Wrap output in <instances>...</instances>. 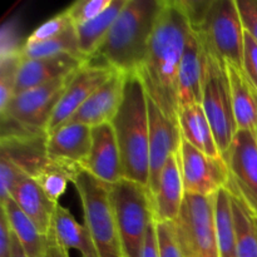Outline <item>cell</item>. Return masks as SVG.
<instances>
[{"label":"cell","mask_w":257,"mask_h":257,"mask_svg":"<svg viewBox=\"0 0 257 257\" xmlns=\"http://www.w3.org/2000/svg\"><path fill=\"white\" fill-rule=\"evenodd\" d=\"M190 32L187 17L177 0H163L138 77L148 97L178 124L177 84L181 59Z\"/></svg>","instance_id":"cell-1"},{"label":"cell","mask_w":257,"mask_h":257,"mask_svg":"<svg viewBox=\"0 0 257 257\" xmlns=\"http://www.w3.org/2000/svg\"><path fill=\"white\" fill-rule=\"evenodd\" d=\"M162 7L163 0H127L93 58L122 74H138Z\"/></svg>","instance_id":"cell-2"},{"label":"cell","mask_w":257,"mask_h":257,"mask_svg":"<svg viewBox=\"0 0 257 257\" xmlns=\"http://www.w3.org/2000/svg\"><path fill=\"white\" fill-rule=\"evenodd\" d=\"M124 178L150 187L148 95L137 74L127 75L122 104L112 120Z\"/></svg>","instance_id":"cell-3"},{"label":"cell","mask_w":257,"mask_h":257,"mask_svg":"<svg viewBox=\"0 0 257 257\" xmlns=\"http://www.w3.org/2000/svg\"><path fill=\"white\" fill-rule=\"evenodd\" d=\"M74 73L13 95L0 110L2 138L48 135L50 117Z\"/></svg>","instance_id":"cell-4"},{"label":"cell","mask_w":257,"mask_h":257,"mask_svg":"<svg viewBox=\"0 0 257 257\" xmlns=\"http://www.w3.org/2000/svg\"><path fill=\"white\" fill-rule=\"evenodd\" d=\"M70 182L79 196L84 225L99 257H125L110 202V185L78 167Z\"/></svg>","instance_id":"cell-5"},{"label":"cell","mask_w":257,"mask_h":257,"mask_svg":"<svg viewBox=\"0 0 257 257\" xmlns=\"http://www.w3.org/2000/svg\"><path fill=\"white\" fill-rule=\"evenodd\" d=\"M191 29L198 35L207 54L242 69L245 29L236 0H211L201 24Z\"/></svg>","instance_id":"cell-6"},{"label":"cell","mask_w":257,"mask_h":257,"mask_svg":"<svg viewBox=\"0 0 257 257\" xmlns=\"http://www.w3.org/2000/svg\"><path fill=\"white\" fill-rule=\"evenodd\" d=\"M110 202L125 257L142 256L147 228L153 221L148 188L123 178L110 185Z\"/></svg>","instance_id":"cell-7"},{"label":"cell","mask_w":257,"mask_h":257,"mask_svg":"<svg viewBox=\"0 0 257 257\" xmlns=\"http://www.w3.org/2000/svg\"><path fill=\"white\" fill-rule=\"evenodd\" d=\"M173 227L182 257H220L215 230V196L186 195Z\"/></svg>","instance_id":"cell-8"},{"label":"cell","mask_w":257,"mask_h":257,"mask_svg":"<svg viewBox=\"0 0 257 257\" xmlns=\"http://www.w3.org/2000/svg\"><path fill=\"white\" fill-rule=\"evenodd\" d=\"M201 104L222 156L230 148L238 128L233 112L227 67L207 53Z\"/></svg>","instance_id":"cell-9"},{"label":"cell","mask_w":257,"mask_h":257,"mask_svg":"<svg viewBox=\"0 0 257 257\" xmlns=\"http://www.w3.org/2000/svg\"><path fill=\"white\" fill-rule=\"evenodd\" d=\"M227 166L225 188L238 198L257 217V140L252 131H238L227 152L222 155Z\"/></svg>","instance_id":"cell-10"},{"label":"cell","mask_w":257,"mask_h":257,"mask_svg":"<svg viewBox=\"0 0 257 257\" xmlns=\"http://www.w3.org/2000/svg\"><path fill=\"white\" fill-rule=\"evenodd\" d=\"M115 73L117 72L112 67L94 58H90L82 68H79L73 75L50 117L47 128L48 135L67 124L68 120L87 102L88 98Z\"/></svg>","instance_id":"cell-11"},{"label":"cell","mask_w":257,"mask_h":257,"mask_svg":"<svg viewBox=\"0 0 257 257\" xmlns=\"http://www.w3.org/2000/svg\"><path fill=\"white\" fill-rule=\"evenodd\" d=\"M180 162L186 195L210 197L225 188L228 172L222 156L208 157L182 140Z\"/></svg>","instance_id":"cell-12"},{"label":"cell","mask_w":257,"mask_h":257,"mask_svg":"<svg viewBox=\"0 0 257 257\" xmlns=\"http://www.w3.org/2000/svg\"><path fill=\"white\" fill-rule=\"evenodd\" d=\"M150 119V187L152 197L158 187L160 176L171 157L177 155L182 145L180 125L165 115L157 104L148 97Z\"/></svg>","instance_id":"cell-13"},{"label":"cell","mask_w":257,"mask_h":257,"mask_svg":"<svg viewBox=\"0 0 257 257\" xmlns=\"http://www.w3.org/2000/svg\"><path fill=\"white\" fill-rule=\"evenodd\" d=\"M79 167L108 185H114L124 178L119 146L112 123L93 127L92 148Z\"/></svg>","instance_id":"cell-14"},{"label":"cell","mask_w":257,"mask_h":257,"mask_svg":"<svg viewBox=\"0 0 257 257\" xmlns=\"http://www.w3.org/2000/svg\"><path fill=\"white\" fill-rule=\"evenodd\" d=\"M125 80L127 75L118 72L115 73L108 82H105L88 98L87 102L74 113L67 124L74 123L89 125L93 128L104 123H112L122 104Z\"/></svg>","instance_id":"cell-15"},{"label":"cell","mask_w":257,"mask_h":257,"mask_svg":"<svg viewBox=\"0 0 257 257\" xmlns=\"http://www.w3.org/2000/svg\"><path fill=\"white\" fill-rule=\"evenodd\" d=\"M88 60V58L74 54H59L40 59H22L14 94L72 74L82 68Z\"/></svg>","instance_id":"cell-16"},{"label":"cell","mask_w":257,"mask_h":257,"mask_svg":"<svg viewBox=\"0 0 257 257\" xmlns=\"http://www.w3.org/2000/svg\"><path fill=\"white\" fill-rule=\"evenodd\" d=\"M206 52L198 35L191 29L186 39L185 50L178 72V107L202 103L203 79H205Z\"/></svg>","instance_id":"cell-17"},{"label":"cell","mask_w":257,"mask_h":257,"mask_svg":"<svg viewBox=\"0 0 257 257\" xmlns=\"http://www.w3.org/2000/svg\"><path fill=\"white\" fill-rule=\"evenodd\" d=\"M185 196L186 192L178 152L166 163L160 176L157 190L151 197L153 221L156 223L175 222L181 213Z\"/></svg>","instance_id":"cell-18"},{"label":"cell","mask_w":257,"mask_h":257,"mask_svg":"<svg viewBox=\"0 0 257 257\" xmlns=\"http://www.w3.org/2000/svg\"><path fill=\"white\" fill-rule=\"evenodd\" d=\"M93 128L85 124H65L53 131L47 138L49 161L67 166H80L92 148Z\"/></svg>","instance_id":"cell-19"},{"label":"cell","mask_w":257,"mask_h":257,"mask_svg":"<svg viewBox=\"0 0 257 257\" xmlns=\"http://www.w3.org/2000/svg\"><path fill=\"white\" fill-rule=\"evenodd\" d=\"M10 198L34 222L43 235L49 236L53 230L55 210L59 203L50 200L34 178L29 176L20 177Z\"/></svg>","instance_id":"cell-20"},{"label":"cell","mask_w":257,"mask_h":257,"mask_svg":"<svg viewBox=\"0 0 257 257\" xmlns=\"http://www.w3.org/2000/svg\"><path fill=\"white\" fill-rule=\"evenodd\" d=\"M47 138L48 135L2 138L0 157L12 162L23 175L34 178L49 163Z\"/></svg>","instance_id":"cell-21"},{"label":"cell","mask_w":257,"mask_h":257,"mask_svg":"<svg viewBox=\"0 0 257 257\" xmlns=\"http://www.w3.org/2000/svg\"><path fill=\"white\" fill-rule=\"evenodd\" d=\"M182 140L190 143L208 157H221L210 122L202 104H188L180 108L178 113Z\"/></svg>","instance_id":"cell-22"},{"label":"cell","mask_w":257,"mask_h":257,"mask_svg":"<svg viewBox=\"0 0 257 257\" xmlns=\"http://www.w3.org/2000/svg\"><path fill=\"white\" fill-rule=\"evenodd\" d=\"M226 67L238 131L255 132L257 130V92L248 82L242 69L231 65Z\"/></svg>","instance_id":"cell-23"},{"label":"cell","mask_w":257,"mask_h":257,"mask_svg":"<svg viewBox=\"0 0 257 257\" xmlns=\"http://www.w3.org/2000/svg\"><path fill=\"white\" fill-rule=\"evenodd\" d=\"M13 235L18 238L28 257H45L49 236L43 235L32 220L10 198L2 205Z\"/></svg>","instance_id":"cell-24"},{"label":"cell","mask_w":257,"mask_h":257,"mask_svg":"<svg viewBox=\"0 0 257 257\" xmlns=\"http://www.w3.org/2000/svg\"><path fill=\"white\" fill-rule=\"evenodd\" d=\"M52 231L58 242L68 251L73 248L82 257H99L87 226L80 225L60 203L55 210Z\"/></svg>","instance_id":"cell-25"},{"label":"cell","mask_w":257,"mask_h":257,"mask_svg":"<svg viewBox=\"0 0 257 257\" xmlns=\"http://www.w3.org/2000/svg\"><path fill=\"white\" fill-rule=\"evenodd\" d=\"M125 3L127 0H113L112 4L99 17L75 27L78 47L82 55L88 59L94 57L97 50L104 42L112 25L114 24L117 17L124 8Z\"/></svg>","instance_id":"cell-26"},{"label":"cell","mask_w":257,"mask_h":257,"mask_svg":"<svg viewBox=\"0 0 257 257\" xmlns=\"http://www.w3.org/2000/svg\"><path fill=\"white\" fill-rule=\"evenodd\" d=\"M215 230L220 257H238L231 193L226 188L215 195Z\"/></svg>","instance_id":"cell-27"},{"label":"cell","mask_w":257,"mask_h":257,"mask_svg":"<svg viewBox=\"0 0 257 257\" xmlns=\"http://www.w3.org/2000/svg\"><path fill=\"white\" fill-rule=\"evenodd\" d=\"M238 257H257L256 217L238 198L231 195Z\"/></svg>","instance_id":"cell-28"},{"label":"cell","mask_w":257,"mask_h":257,"mask_svg":"<svg viewBox=\"0 0 257 257\" xmlns=\"http://www.w3.org/2000/svg\"><path fill=\"white\" fill-rule=\"evenodd\" d=\"M59 54H74L84 57L79 52L74 25L69 27L62 34L53 39L37 43V44H24L23 47H20L22 59H40V58L55 57Z\"/></svg>","instance_id":"cell-29"},{"label":"cell","mask_w":257,"mask_h":257,"mask_svg":"<svg viewBox=\"0 0 257 257\" xmlns=\"http://www.w3.org/2000/svg\"><path fill=\"white\" fill-rule=\"evenodd\" d=\"M78 167L79 166H67L49 161V163L35 176L34 180L50 200L59 203L58 201L64 195L68 182L72 181Z\"/></svg>","instance_id":"cell-30"},{"label":"cell","mask_w":257,"mask_h":257,"mask_svg":"<svg viewBox=\"0 0 257 257\" xmlns=\"http://www.w3.org/2000/svg\"><path fill=\"white\" fill-rule=\"evenodd\" d=\"M0 65V110L4 109L15 93L18 70L22 63L20 48L3 50Z\"/></svg>","instance_id":"cell-31"},{"label":"cell","mask_w":257,"mask_h":257,"mask_svg":"<svg viewBox=\"0 0 257 257\" xmlns=\"http://www.w3.org/2000/svg\"><path fill=\"white\" fill-rule=\"evenodd\" d=\"M72 25L73 23L72 20H70L69 15H68L67 10H63L62 13L54 15V17H52L50 19H48L47 22L43 23L42 25H39V27L28 37L27 42H25L24 44H37V43L53 39V38L62 34L64 30H67L68 28L72 27Z\"/></svg>","instance_id":"cell-32"},{"label":"cell","mask_w":257,"mask_h":257,"mask_svg":"<svg viewBox=\"0 0 257 257\" xmlns=\"http://www.w3.org/2000/svg\"><path fill=\"white\" fill-rule=\"evenodd\" d=\"M112 2L113 0H78L65 10L73 25L77 27L99 17L112 4Z\"/></svg>","instance_id":"cell-33"},{"label":"cell","mask_w":257,"mask_h":257,"mask_svg":"<svg viewBox=\"0 0 257 257\" xmlns=\"http://www.w3.org/2000/svg\"><path fill=\"white\" fill-rule=\"evenodd\" d=\"M160 257H182L172 223H156Z\"/></svg>","instance_id":"cell-34"},{"label":"cell","mask_w":257,"mask_h":257,"mask_svg":"<svg viewBox=\"0 0 257 257\" xmlns=\"http://www.w3.org/2000/svg\"><path fill=\"white\" fill-rule=\"evenodd\" d=\"M242 70L253 89L257 92V42L245 32Z\"/></svg>","instance_id":"cell-35"},{"label":"cell","mask_w":257,"mask_h":257,"mask_svg":"<svg viewBox=\"0 0 257 257\" xmlns=\"http://www.w3.org/2000/svg\"><path fill=\"white\" fill-rule=\"evenodd\" d=\"M246 33L257 42V0H236Z\"/></svg>","instance_id":"cell-36"},{"label":"cell","mask_w":257,"mask_h":257,"mask_svg":"<svg viewBox=\"0 0 257 257\" xmlns=\"http://www.w3.org/2000/svg\"><path fill=\"white\" fill-rule=\"evenodd\" d=\"M141 257H160L158 255L157 233H156V222L152 221L147 228V235L145 238V246Z\"/></svg>","instance_id":"cell-37"},{"label":"cell","mask_w":257,"mask_h":257,"mask_svg":"<svg viewBox=\"0 0 257 257\" xmlns=\"http://www.w3.org/2000/svg\"><path fill=\"white\" fill-rule=\"evenodd\" d=\"M45 257H70L67 248H64L58 242L53 231L49 233V246H48Z\"/></svg>","instance_id":"cell-38"},{"label":"cell","mask_w":257,"mask_h":257,"mask_svg":"<svg viewBox=\"0 0 257 257\" xmlns=\"http://www.w3.org/2000/svg\"><path fill=\"white\" fill-rule=\"evenodd\" d=\"M12 257H28L18 238L12 232Z\"/></svg>","instance_id":"cell-39"},{"label":"cell","mask_w":257,"mask_h":257,"mask_svg":"<svg viewBox=\"0 0 257 257\" xmlns=\"http://www.w3.org/2000/svg\"><path fill=\"white\" fill-rule=\"evenodd\" d=\"M255 135H256V140H257V130L255 131Z\"/></svg>","instance_id":"cell-40"},{"label":"cell","mask_w":257,"mask_h":257,"mask_svg":"<svg viewBox=\"0 0 257 257\" xmlns=\"http://www.w3.org/2000/svg\"><path fill=\"white\" fill-rule=\"evenodd\" d=\"M256 227H257V217H256Z\"/></svg>","instance_id":"cell-41"}]
</instances>
